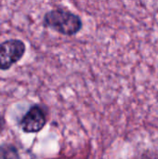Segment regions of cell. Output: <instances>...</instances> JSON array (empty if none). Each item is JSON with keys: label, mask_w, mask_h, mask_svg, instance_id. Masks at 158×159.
Masks as SVG:
<instances>
[{"label": "cell", "mask_w": 158, "mask_h": 159, "mask_svg": "<svg viewBox=\"0 0 158 159\" xmlns=\"http://www.w3.org/2000/svg\"><path fill=\"white\" fill-rule=\"evenodd\" d=\"M43 25L61 34L72 36L80 32L83 22L77 14L65 8L58 7L45 13Z\"/></svg>", "instance_id": "cell-1"}, {"label": "cell", "mask_w": 158, "mask_h": 159, "mask_svg": "<svg viewBox=\"0 0 158 159\" xmlns=\"http://www.w3.org/2000/svg\"><path fill=\"white\" fill-rule=\"evenodd\" d=\"M26 51L25 43L17 38H10L0 43V70L7 71L19 62Z\"/></svg>", "instance_id": "cell-2"}, {"label": "cell", "mask_w": 158, "mask_h": 159, "mask_svg": "<svg viewBox=\"0 0 158 159\" xmlns=\"http://www.w3.org/2000/svg\"><path fill=\"white\" fill-rule=\"evenodd\" d=\"M47 121L46 110L42 105L36 103L29 107L18 125L24 133H38L45 128Z\"/></svg>", "instance_id": "cell-3"}, {"label": "cell", "mask_w": 158, "mask_h": 159, "mask_svg": "<svg viewBox=\"0 0 158 159\" xmlns=\"http://www.w3.org/2000/svg\"><path fill=\"white\" fill-rule=\"evenodd\" d=\"M0 159H21L19 149L11 143L0 144Z\"/></svg>", "instance_id": "cell-4"}, {"label": "cell", "mask_w": 158, "mask_h": 159, "mask_svg": "<svg viewBox=\"0 0 158 159\" xmlns=\"http://www.w3.org/2000/svg\"><path fill=\"white\" fill-rule=\"evenodd\" d=\"M140 159H158V155L151 151H145L142 154Z\"/></svg>", "instance_id": "cell-5"}, {"label": "cell", "mask_w": 158, "mask_h": 159, "mask_svg": "<svg viewBox=\"0 0 158 159\" xmlns=\"http://www.w3.org/2000/svg\"><path fill=\"white\" fill-rule=\"evenodd\" d=\"M6 127H7V121L5 117L2 115H0V135L4 132V130L6 129Z\"/></svg>", "instance_id": "cell-6"}]
</instances>
